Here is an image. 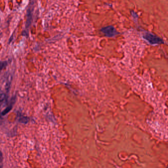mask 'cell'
I'll return each mask as SVG.
<instances>
[{"mask_svg": "<svg viewBox=\"0 0 168 168\" xmlns=\"http://www.w3.org/2000/svg\"><path fill=\"white\" fill-rule=\"evenodd\" d=\"M143 38L152 44H161L164 42L162 39L149 32H145L143 34Z\"/></svg>", "mask_w": 168, "mask_h": 168, "instance_id": "obj_1", "label": "cell"}, {"mask_svg": "<svg viewBox=\"0 0 168 168\" xmlns=\"http://www.w3.org/2000/svg\"><path fill=\"white\" fill-rule=\"evenodd\" d=\"M101 31L105 35L108 37H112L118 34L114 27L112 26L104 27L101 29Z\"/></svg>", "mask_w": 168, "mask_h": 168, "instance_id": "obj_2", "label": "cell"}, {"mask_svg": "<svg viewBox=\"0 0 168 168\" xmlns=\"http://www.w3.org/2000/svg\"><path fill=\"white\" fill-rule=\"evenodd\" d=\"M15 98H16L15 97H13L11 98L9 104L4 110H3L2 112H1L0 118L1 117L4 116L5 115H7V113H9V112L12 110L13 106V104H14V103L15 102Z\"/></svg>", "mask_w": 168, "mask_h": 168, "instance_id": "obj_3", "label": "cell"}, {"mask_svg": "<svg viewBox=\"0 0 168 168\" xmlns=\"http://www.w3.org/2000/svg\"><path fill=\"white\" fill-rule=\"evenodd\" d=\"M32 20V12L30 11V9H28L27 13V21L26 27L29 26L31 24Z\"/></svg>", "mask_w": 168, "mask_h": 168, "instance_id": "obj_4", "label": "cell"}, {"mask_svg": "<svg viewBox=\"0 0 168 168\" xmlns=\"http://www.w3.org/2000/svg\"><path fill=\"white\" fill-rule=\"evenodd\" d=\"M18 121L19 122L23 123V124H27L29 120V118L28 117L24 116L21 114H20L19 116H18Z\"/></svg>", "mask_w": 168, "mask_h": 168, "instance_id": "obj_5", "label": "cell"}, {"mask_svg": "<svg viewBox=\"0 0 168 168\" xmlns=\"http://www.w3.org/2000/svg\"><path fill=\"white\" fill-rule=\"evenodd\" d=\"M7 65V61H1L0 62V72Z\"/></svg>", "mask_w": 168, "mask_h": 168, "instance_id": "obj_6", "label": "cell"}, {"mask_svg": "<svg viewBox=\"0 0 168 168\" xmlns=\"http://www.w3.org/2000/svg\"><path fill=\"white\" fill-rule=\"evenodd\" d=\"M3 160V156L2 154V152L0 151V165L1 164Z\"/></svg>", "mask_w": 168, "mask_h": 168, "instance_id": "obj_7", "label": "cell"}, {"mask_svg": "<svg viewBox=\"0 0 168 168\" xmlns=\"http://www.w3.org/2000/svg\"><path fill=\"white\" fill-rule=\"evenodd\" d=\"M0 21H1V19H0Z\"/></svg>", "mask_w": 168, "mask_h": 168, "instance_id": "obj_8", "label": "cell"}]
</instances>
